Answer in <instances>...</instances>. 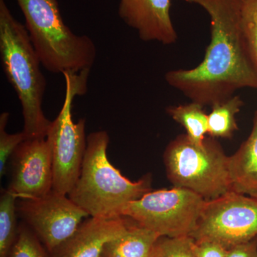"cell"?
Masks as SVG:
<instances>
[{
  "label": "cell",
  "mask_w": 257,
  "mask_h": 257,
  "mask_svg": "<svg viewBox=\"0 0 257 257\" xmlns=\"http://www.w3.org/2000/svg\"><path fill=\"white\" fill-rule=\"evenodd\" d=\"M199 5L211 21V41L197 67L165 74L166 82L191 99L212 106L243 88L257 89V71L242 29L243 0H183Z\"/></svg>",
  "instance_id": "obj_1"
},
{
  "label": "cell",
  "mask_w": 257,
  "mask_h": 257,
  "mask_svg": "<svg viewBox=\"0 0 257 257\" xmlns=\"http://www.w3.org/2000/svg\"><path fill=\"white\" fill-rule=\"evenodd\" d=\"M0 55L7 79L21 104L27 140L46 138L52 121L42 108L47 82L41 62L25 25L13 16L5 0H0Z\"/></svg>",
  "instance_id": "obj_2"
},
{
  "label": "cell",
  "mask_w": 257,
  "mask_h": 257,
  "mask_svg": "<svg viewBox=\"0 0 257 257\" xmlns=\"http://www.w3.org/2000/svg\"><path fill=\"white\" fill-rule=\"evenodd\" d=\"M87 142L80 175L67 196L92 217L122 216L130 203L152 191L151 176L132 182L121 175L108 159L109 136L106 131L91 133Z\"/></svg>",
  "instance_id": "obj_3"
},
{
  "label": "cell",
  "mask_w": 257,
  "mask_h": 257,
  "mask_svg": "<svg viewBox=\"0 0 257 257\" xmlns=\"http://www.w3.org/2000/svg\"><path fill=\"white\" fill-rule=\"evenodd\" d=\"M42 65L53 74L91 70L96 58L94 42L64 23L57 0H16Z\"/></svg>",
  "instance_id": "obj_4"
},
{
  "label": "cell",
  "mask_w": 257,
  "mask_h": 257,
  "mask_svg": "<svg viewBox=\"0 0 257 257\" xmlns=\"http://www.w3.org/2000/svg\"><path fill=\"white\" fill-rule=\"evenodd\" d=\"M164 162L174 187L189 189L205 200L231 190L229 157L214 138L197 145L186 134L179 135L167 145Z\"/></svg>",
  "instance_id": "obj_5"
},
{
  "label": "cell",
  "mask_w": 257,
  "mask_h": 257,
  "mask_svg": "<svg viewBox=\"0 0 257 257\" xmlns=\"http://www.w3.org/2000/svg\"><path fill=\"white\" fill-rule=\"evenodd\" d=\"M89 72L87 69L62 74L66 87L63 104L47 135L53 165L52 190L64 195L68 194L79 178L87 150L86 120L74 122L72 111L74 98L87 92Z\"/></svg>",
  "instance_id": "obj_6"
},
{
  "label": "cell",
  "mask_w": 257,
  "mask_h": 257,
  "mask_svg": "<svg viewBox=\"0 0 257 257\" xmlns=\"http://www.w3.org/2000/svg\"><path fill=\"white\" fill-rule=\"evenodd\" d=\"M206 200L189 189L150 191L125 207L122 216L161 236H190Z\"/></svg>",
  "instance_id": "obj_7"
},
{
  "label": "cell",
  "mask_w": 257,
  "mask_h": 257,
  "mask_svg": "<svg viewBox=\"0 0 257 257\" xmlns=\"http://www.w3.org/2000/svg\"><path fill=\"white\" fill-rule=\"evenodd\" d=\"M195 241L211 240L229 248L257 237V199L231 190L206 200L195 229Z\"/></svg>",
  "instance_id": "obj_8"
},
{
  "label": "cell",
  "mask_w": 257,
  "mask_h": 257,
  "mask_svg": "<svg viewBox=\"0 0 257 257\" xmlns=\"http://www.w3.org/2000/svg\"><path fill=\"white\" fill-rule=\"evenodd\" d=\"M17 211L49 253L68 239L89 216L68 196L53 190L41 197L18 199Z\"/></svg>",
  "instance_id": "obj_9"
},
{
  "label": "cell",
  "mask_w": 257,
  "mask_h": 257,
  "mask_svg": "<svg viewBox=\"0 0 257 257\" xmlns=\"http://www.w3.org/2000/svg\"><path fill=\"white\" fill-rule=\"evenodd\" d=\"M8 190L18 199H35L50 193L53 187L52 152L46 138L23 142L9 161Z\"/></svg>",
  "instance_id": "obj_10"
},
{
  "label": "cell",
  "mask_w": 257,
  "mask_h": 257,
  "mask_svg": "<svg viewBox=\"0 0 257 257\" xmlns=\"http://www.w3.org/2000/svg\"><path fill=\"white\" fill-rule=\"evenodd\" d=\"M171 0H119L118 14L144 42L173 45L178 39L171 18Z\"/></svg>",
  "instance_id": "obj_11"
},
{
  "label": "cell",
  "mask_w": 257,
  "mask_h": 257,
  "mask_svg": "<svg viewBox=\"0 0 257 257\" xmlns=\"http://www.w3.org/2000/svg\"><path fill=\"white\" fill-rule=\"evenodd\" d=\"M130 219L86 218L73 234L50 253V257H101L107 243L127 229Z\"/></svg>",
  "instance_id": "obj_12"
},
{
  "label": "cell",
  "mask_w": 257,
  "mask_h": 257,
  "mask_svg": "<svg viewBox=\"0 0 257 257\" xmlns=\"http://www.w3.org/2000/svg\"><path fill=\"white\" fill-rule=\"evenodd\" d=\"M231 190L257 199V111L246 141L229 157Z\"/></svg>",
  "instance_id": "obj_13"
},
{
  "label": "cell",
  "mask_w": 257,
  "mask_h": 257,
  "mask_svg": "<svg viewBox=\"0 0 257 257\" xmlns=\"http://www.w3.org/2000/svg\"><path fill=\"white\" fill-rule=\"evenodd\" d=\"M130 219L128 227L119 237L107 243L101 257H151L162 236Z\"/></svg>",
  "instance_id": "obj_14"
},
{
  "label": "cell",
  "mask_w": 257,
  "mask_h": 257,
  "mask_svg": "<svg viewBox=\"0 0 257 257\" xmlns=\"http://www.w3.org/2000/svg\"><path fill=\"white\" fill-rule=\"evenodd\" d=\"M243 101L239 95H233L211 106L208 114V135L212 138L231 139L238 130L236 115Z\"/></svg>",
  "instance_id": "obj_15"
},
{
  "label": "cell",
  "mask_w": 257,
  "mask_h": 257,
  "mask_svg": "<svg viewBox=\"0 0 257 257\" xmlns=\"http://www.w3.org/2000/svg\"><path fill=\"white\" fill-rule=\"evenodd\" d=\"M204 106L192 101L189 104L167 108V114L183 126L189 140L197 145H202L208 135V114Z\"/></svg>",
  "instance_id": "obj_16"
},
{
  "label": "cell",
  "mask_w": 257,
  "mask_h": 257,
  "mask_svg": "<svg viewBox=\"0 0 257 257\" xmlns=\"http://www.w3.org/2000/svg\"><path fill=\"white\" fill-rule=\"evenodd\" d=\"M18 197L8 189L0 197V257H7L18 235Z\"/></svg>",
  "instance_id": "obj_17"
},
{
  "label": "cell",
  "mask_w": 257,
  "mask_h": 257,
  "mask_svg": "<svg viewBox=\"0 0 257 257\" xmlns=\"http://www.w3.org/2000/svg\"><path fill=\"white\" fill-rule=\"evenodd\" d=\"M7 257H50L35 233L22 221L13 247Z\"/></svg>",
  "instance_id": "obj_18"
},
{
  "label": "cell",
  "mask_w": 257,
  "mask_h": 257,
  "mask_svg": "<svg viewBox=\"0 0 257 257\" xmlns=\"http://www.w3.org/2000/svg\"><path fill=\"white\" fill-rule=\"evenodd\" d=\"M241 19L245 42L257 71V0H243Z\"/></svg>",
  "instance_id": "obj_19"
},
{
  "label": "cell",
  "mask_w": 257,
  "mask_h": 257,
  "mask_svg": "<svg viewBox=\"0 0 257 257\" xmlns=\"http://www.w3.org/2000/svg\"><path fill=\"white\" fill-rule=\"evenodd\" d=\"M10 113L3 112L0 115V177H3L8 170L12 155L19 145L27 140L23 132L9 134L6 132V126L9 121Z\"/></svg>",
  "instance_id": "obj_20"
},
{
  "label": "cell",
  "mask_w": 257,
  "mask_h": 257,
  "mask_svg": "<svg viewBox=\"0 0 257 257\" xmlns=\"http://www.w3.org/2000/svg\"><path fill=\"white\" fill-rule=\"evenodd\" d=\"M191 236L170 238L162 236L157 241L152 257H195Z\"/></svg>",
  "instance_id": "obj_21"
},
{
  "label": "cell",
  "mask_w": 257,
  "mask_h": 257,
  "mask_svg": "<svg viewBox=\"0 0 257 257\" xmlns=\"http://www.w3.org/2000/svg\"><path fill=\"white\" fill-rule=\"evenodd\" d=\"M192 249L195 257H226L228 248L211 240H193Z\"/></svg>",
  "instance_id": "obj_22"
},
{
  "label": "cell",
  "mask_w": 257,
  "mask_h": 257,
  "mask_svg": "<svg viewBox=\"0 0 257 257\" xmlns=\"http://www.w3.org/2000/svg\"><path fill=\"white\" fill-rule=\"evenodd\" d=\"M226 257H257V237L228 248Z\"/></svg>",
  "instance_id": "obj_23"
},
{
  "label": "cell",
  "mask_w": 257,
  "mask_h": 257,
  "mask_svg": "<svg viewBox=\"0 0 257 257\" xmlns=\"http://www.w3.org/2000/svg\"><path fill=\"white\" fill-rule=\"evenodd\" d=\"M151 257H152V256H151Z\"/></svg>",
  "instance_id": "obj_24"
}]
</instances>
